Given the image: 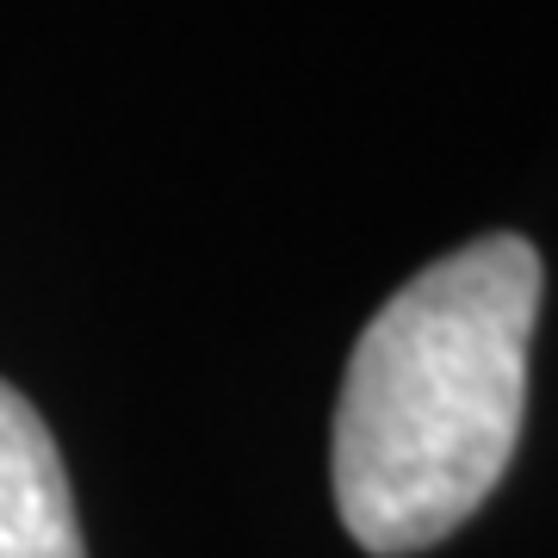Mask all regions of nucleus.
<instances>
[{"label":"nucleus","mask_w":558,"mask_h":558,"mask_svg":"<svg viewBox=\"0 0 558 558\" xmlns=\"http://www.w3.org/2000/svg\"><path fill=\"white\" fill-rule=\"evenodd\" d=\"M527 236H478L428 260L373 311L336 403V509L379 558L422 553L502 484L527 416L539 317Z\"/></svg>","instance_id":"1"},{"label":"nucleus","mask_w":558,"mask_h":558,"mask_svg":"<svg viewBox=\"0 0 558 558\" xmlns=\"http://www.w3.org/2000/svg\"><path fill=\"white\" fill-rule=\"evenodd\" d=\"M0 558H87L57 440L7 379H0Z\"/></svg>","instance_id":"2"}]
</instances>
